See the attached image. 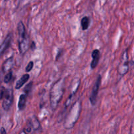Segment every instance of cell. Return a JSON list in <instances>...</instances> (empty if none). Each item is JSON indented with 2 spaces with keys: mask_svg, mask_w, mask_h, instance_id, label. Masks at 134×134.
<instances>
[{
  "mask_svg": "<svg viewBox=\"0 0 134 134\" xmlns=\"http://www.w3.org/2000/svg\"><path fill=\"white\" fill-rule=\"evenodd\" d=\"M62 52H63L62 49H61V48H60V49H59L58 52V54H57V56H56V60H58L59 58H60V57L61 56V55L62 54Z\"/></svg>",
  "mask_w": 134,
  "mask_h": 134,
  "instance_id": "14",
  "label": "cell"
},
{
  "mask_svg": "<svg viewBox=\"0 0 134 134\" xmlns=\"http://www.w3.org/2000/svg\"><path fill=\"white\" fill-rule=\"evenodd\" d=\"M34 62L33 61H30V62L28 63V64H27V65L26 66V71L27 72V73H28V72H30V71H31V69H33V68H34Z\"/></svg>",
  "mask_w": 134,
  "mask_h": 134,
  "instance_id": "13",
  "label": "cell"
},
{
  "mask_svg": "<svg viewBox=\"0 0 134 134\" xmlns=\"http://www.w3.org/2000/svg\"><path fill=\"white\" fill-rule=\"evenodd\" d=\"M18 31V49L21 54H24L29 48V37L26 32V27L22 21H20L17 25Z\"/></svg>",
  "mask_w": 134,
  "mask_h": 134,
  "instance_id": "1",
  "label": "cell"
},
{
  "mask_svg": "<svg viewBox=\"0 0 134 134\" xmlns=\"http://www.w3.org/2000/svg\"><path fill=\"white\" fill-rule=\"evenodd\" d=\"M12 40H13V34L9 33L3 40V43H1V48H0V52H1V54L5 53V51L9 48L10 44H11Z\"/></svg>",
  "mask_w": 134,
  "mask_h": 134,
  "instance_id": "5",
  "label": "cell"
},
{
  "mask_svg": "<svg viewBox=\"0 0 134 134\" xmlns=\"http://www.w3.org/2000/svg\"><path fill=\"white\" fill-rule=\"evenodd\" d=\"M54 85L56 86V88H55L54 86H53L51 92V106L54 109L56 108L57 105L58 104L59 102L61 100L63 96V90L61 88V85H60L59 84V82H56Z\"/></svg>",
  "mask_w": 134,
  "mask_h": 134,
  "instance_id": "3",
  "label": "cell"
},
{
  "mask_svg": "<svg viewBox=\"0 0 134 134\" xmlns=\"http://www.w3.org/2000/svg\"><path fill=\"white\" fill-rule=\"evenodd\" d=\"M14 65V60L13 57H10L5 60L2 65V71L3 73H6L7 71H10Z\"/></svg>",
  "mask_w": 134,
  "mask_h": 134,
  "instance_id": "6",
  "label": "cell"
},
{
  "mask_svg": "<svg viewBox=\"0 0 134 134\" xmlns=\"http://www.w3.org/2000/svg\"><path fill=\"white\" fill-rule=\"evenodd\" d=\"M32 85H33V82H30V83H28L26 86H25L24 92L25 94H26V96H27V94H29V93H30V91L31 90V87H32Z\"/></svg>",
  "mask_w": 134,
  "mask_h": 134,
  "instance_id": "12",
  "label": "cell"
},
{
  "mask_svg": "<svg viewBox=\"0 0 134 134\" xmlns=\"http://www.w3.org/2000/svg\"><path fill=\"white\" fill-rule=\"evenodd\" d=\"M92 61L90 64V67H91V69H94L96 68L98 62H99V57H100V52H99V50H94L92 53Z\"/></svg>",
  "mask_w": 134,
  "mask_h": 134,
  "instance_id": "7",
  "label": "cell"
},
{
  "mask_svg": "<svg viewBox=\"0 0 134 134\" xmlns=\"http://www.w3.org/2000/svg\"><path fill=\"white\" fill-rule=\"evenodd\" d=\"M12 77H13V71H9V73H7L5 75V77H4V82H5V83H9L10 81V80H11Z\"/></svg>",
  "mask_w": 134,
  "mask_h": 134,
  "instance_id": "11",
  "label": "cell"
},
{
  "mask_svg": "<svg viewBox=\"0 0 134 134\" xmlns=\"http://www.w3.org/2000/svg\"><path fill=\"white\" fill-rule=\"evenodd\" d=\"M1 134H7L6 130H5V129L3 127H1Z\"/></svg>",
  "mask_w": 134,
  "mask_h": 134,
  "instance_id": "16",
  "label": "cell"
},
{
  "mask_svg": "<svg viewBox=\"0 0 134 134\" xmlns=\"http://www.w3.org/2000/svg\"><path fill=\"white\" fill-rule=\"evenodd\" d=\"M1 99H2V107L5 111H9L13 102V91L11 88H5L1 86Z\"/></svg>",
  "mask_w": 134,
  "mask_h": 134,
  "instance_id": "2",
  "label": "cell"
},
{
  "mask_svg": "<svg viewBox=\"0 0 134 134\" xmlns=\"http://www.w3.org/2000/svg\"><path fill=\"white\" fill-rule=\"evenodd\" d=\"M30 48H31L32 51H34V50L36 48V44H35V43L34 41L31 42V45H30Z\"/></svg>",
  "mask_w": 134,
  "mask_h": 134,
  "instance_id": "15",
  "label": "cell"
},
{
  "mask_svg": "<svg viewBox=\"0 0 134 134\" xmlns=\"http://www.w3.org/2000/svg\"><path fill=\"white\" fill-rule=\"evenodd\" d=\"M101 81H102V77H101L100 75H99L98 77H97L96 81L95 83H94L92 90L91 94H90V97H89V100H90V102L92 105H95L96 103L97 97H98V91H99Z\"/></svg>",
  "mask_w": 134,
  "mask_h": 134,
  "instance_id": "4",
  "label": "cell"
},
{
  "mask_svg": "<svg viewBox=\"0 0 134 134\" xmlns=\"http://www.w3.org/2000/svg\"><path fill=\"white\" fill-rule=\"evenodd\" d=\"M81 26H82V29L83 30H88L90 25V18L88 16H84L83 18L81 19Z\"/></svg>",
  "mask_w": 134,
  "mask_h": 134,
  "instance_id": "10",
  "label": "cell"
},
{
  "mask_svg": "<svg viewBox=\"0 0 134 134\" xmlns=\"http://www.w3.org/2000/svg\"><path fill=\"white\" fill-rule=\"evenodd\" d=\"M29 79H30V75L27 74V73L23 75L21 77V78L16 82L15 89L18 90V89L22 87L27 81H28Z\"/></svg>",
  "mask_w": 134,
  "mask_h": 134,
  "instance_id": "8",
  "label": "cell"
},
{
  "mask_svg": "<svg viewBox=\"0 0 134 134\" xmlns=\"http://www.w3.org/2000/svg\"><path fill=\"white\" fill-rule=\"evenodd\" d=\"M26 98H27V96L25 94H21L20 96L19 100H18V107L20 111H23V110H24L25 107H26Z\"/></svg>",
  "mask_w": 134,
  "mask_h": 134,
  "instance_id": "9",
  "label": "cell"
}]
</instances>
